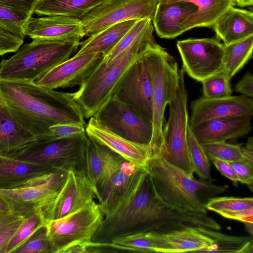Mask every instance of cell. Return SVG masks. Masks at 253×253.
Listing matches in <instances>:
<instances>
[{"instance_id":"db71d44e","label":"cell","mask_w":253,"mask_h":253,"mask_svg":"<svg viewBox=\"0 0 253 253\" xmlns=\"http://www.w3.org/2000/svg\"><path fill=\"white\" fill-rule=\"evenodd\" d=\"M244 223L245 225L246 230L252 236L253 233V223L244 222Z\"/></svg>"},{"instance_id":"277c9868","label":"cell","mask_w":253,"mask_h":253,"mask_svg":"<svg viewBox=\"0 0 253 253\" xmlns=\"http://www.w3.org/2000/svg\"><path fill=\"white\" fill-rule=\"evenodd\" d=\"M153 88V135L151 157L165 153L163 128L166 107L175 97L179 69L174 58L156 42L148 43L141 51Z\"/></svg>"},{"instance_id":"30bf717a","label":"cell","mask_w":253,"mask_h":253,"mask_svg":"<svg viewBox=\"0 0 253 253\" xmlns=\"http://www.w3.org/2000/svg\"><path fill=\"white\" fill-rule=\"evenodd\" d=\"M95 201L63 217L46 220L47 234L54 247V253H61L75 244L91 242L104 219Z\"/></svg>"},{"instance_id":"7a4b0ae2","label":"cell","mask_w":253,"mask_h":253,"mask_svg":"<svg viewBox=\"0 0 253 253\" xmlns=\"http://www.w3.org/2000/svg\"><path fill=\"white\" fill-rule=\"evenodd\" d=\"M188 219L186 212L170 207L159 197L148 171L130 201L104 217L91 241L109 243L139 233H165L184 228Z\"/></svg>"},{"instance_id":"8992f818","label":"cell","mask_w":253,"mask_h":253,"mask_svg":"<svg viewBox=\"0 0 253 253\" xmlns=\"http://www.w3.org/2000/svg\"><path fill=\"white\" fill-rule=\"evenodd\" d=\"M153 30H149L109 64L106 65L103 59L79 90L74 92L75 99L85 119L93 117L111 97L118 81L145 46L156 42Z\"/></svg>"},{"instance_id":"74e56055","label":"cell","mask_w":253,"mask_h":253,"mask_svg":"<svg viewBox=\"0 0 253 253\" xmlns=\"http://www.w3.org/2000/svg\"><path fill=\"white\" fill-rule=\"evenodd\" d=\"M201 145L208 157H213L228 162L243 159L242 147L239 145L223 141L204 143Z\"/></svg>"},{"instance_id":"836d02e7","label":"cell","mask_w":253,"mask_h":253,"mask_svg":"<svg viewBox=\"0 0 253 253\" xmlns=\"http://www.w3.org/2000/svg\"><path fill=\"white\" fill-rule=\"evenodd\" d=\"M46 221L41 211L24 218L7 244L4 253H13Z\"/></svg>"},{"instance_id":"8fae6325","label":"cell","mask_w":253,"mask_h":253,"mask_svg":"<svg viewBox=\"0 0 253 253\" xmlns=\"http://www.w3.org/2000/svg\"><path fill=\"white\" fill-rule=\"evenodd\" d=\"M158 0H104L81 19L84 36L130 20L152 21Z\"/></svg>"},{"instance_id":"7dc6e473","label":"cell","mask_w":253,"mask_h":253,"mask_svg":"<svg viewBox=\"0 0 253 253\" xmlns=\"http://www.w3.org/2000/svg\"><path fill=\"white\" fill-rule=\"evenodd\" d=\"M24 218L19 219L14 223L0 230V253H4L7 244Z\"/></svg>"},{"instance_id":"d590c367","label":"cell","mask_w":253,"mask_h":253,"mask_svg":"<svg viewBox=\"0 0 253 253\" xmlns=\"http://www.w3.org/2000/svg\"><path fill=\"white\" fill-rule=\"evenodd\" d=\"M13 253H54L45 224L37 229Z\"/></svg>"},{"instance_id":"816d5d0a","label":"cell","mask_w":253,"mask_h":253,"mask_svg":"<svg viewBox=\"0 0 253 253\" xmlns=\"http://www.w3.org/2000/svg\"><path fill=\"white\" fill-rule=\"evenodd\" d=\"M235 5L240 7L252 6L253 0H234Z\"/></svg>"},{"instance_id":"c3c4849f","label":"cell","mask_w":253,"mask_h":253,"mask_svg":"<svg viewBox=\"0 0 253 253\" xmlns=\"http://www.w3.org/2000/svg\"><path fill=\"white\" fill-rule=\"evenodd\" d=\"M223 217L241 221L253 223V208L233 211L223 212L219 214Z\"/></svg>"},{"instance_id":"f5cc1de1","label":"cell","mask_w":253,"mask_h":253,"mask_svg":"<svg viewBox=\"0 0 253 253\" xmlns=\"http://www.w3.org/2000/svg\"><path fill=\"white\" fill-rule=\"evenodd\" d=\"M11 210L6 202L0 197V213L10 212Z\"/></svg>"},{"instance_id":"4fadbf2b","label":"cell","mask_w":253,"mask_h":253,"mask_svg":"<svg viewBox=\"0 0 253 253\" xmlns=\"http://www.w3.org/2000/svg\"><path fill=\"white\" fill-rule=\"evenodd\" d=\"M140 53L118 81L111 96L152 123V84Z\"/></svg>"},{"instance_id":"d6a6232c","label":"cell","mask_w":253,"mask_h":253,"mask_svg":"<svg viewBox=\"0 0 253 253\" xmlns=\"http://www.w3.org/2000/svg\"><path fill=\"white\" fill-rule=\"evenodd\" d=\"M187 138L194 172L196 173L201 179L212 182L213 179L211 175L210 160L201 144L194 135L189 124L187 128Z\"/></svg>"},{"instance_id":"52a82bcc","label":"cell","mask_w":253,"mask_h":253,"mask_svg":"<svg viewBox=\"0 0 253 253\" xmlns=\"http://www.w3.org/2000/svg\"><path fill=\"white\" fill-rule=\"evenodd\" d=\"M87 144L86 133L68 137L37 139L20 155L13 157L68 172H85Z\"/></svg>"},{"instance_id":"9f6ffc18","label":"cell","mask_w":253,"mask_h":253,"mask_svg":"<svg viewBox=\"0 0 253 253\" xmlns=\"http://www.w3.org/2000/svg\"><path fill=\"white\" fill-rule=\"evenodd\" d=\"M0 107H1V101H0Z\"/></svg>"},{"instance_id":"83f0119b","label":"cell","mask_w":253,"mask_h":253,"mask_svg":"<svg viewBox=\"0 0 253 253\" xmlns=\"http://www.w3.org/2000/svg\"><path fill=\"white\" fill-rule=\"evenodd\" d=\"M185 1L197 6V10L181 24L182 34L196 27H211L230 7L234 0H170L168 2Z\"/></svg>"},{"instance_id":"9a60e30c","label":"cell","mask_w":253,"mask_h":253,"mask_svg":"<svg viewBox=\"0 0 253 253\" xmlns=\"http://www.w3.org/2000/svg\"><path fill=\"white\" fill-rule=\"evenodd\" d=\"M146 167L126 160L99 193L98 204L104 217L112 215L134 196L147 173Z\"/></svg>"},{"instance_id":"5b68a950","label":"cell","mask_w":253,"mask_h":253,"mask_svg":"<svg viewBox=\"0 0 253 253\" xmlns=\"http://www.w3.org/2000/svg\"><path fill=\"white\" fill-rule=\"evenodd\" d=\"M80 41L36 38L0 63V79L36 82L76 52Z\"/></svg>"},{"instance_id":"d4e9b609","label":"cell","mask_w":253,"mask_h":253,"mask_svg":"<svg viewBox=\"0 0 253 253\" xmlns=\"http://www.w3.org/2000/svg\"><path fill=\"white\" fill-rule=\"evenodd\" d=\"M38 138L23 127L1 104L0 156L16 157Z\"/></svg>"},{"instance_id":"60d3db41","label":"cell","mask_w":253,"mask_h":253,"mask_svg":"<svg viewBox=\"0 0 253 253\" xmlns=\"http://www.w3.org/2000/svg\"><path fill=\"white\" fill-rule=\"evenodd\" d=\"M23 42L22 38L0 29V56L16 52Z\"/></svg>"},{"instance_id":"f35d334b","label":"cell","mask_w":253,"mask_h":253,"mask_svg":"<svg viewBox=\"0 0 253 253\" xmlns=\"http://www.w3.org/2000/svg\"><path fill=\"white\" fill-rule=\"evenodd\" d=\"M208 210L219 214L223 212L233 211L253 208L252 197H213L206 204Z\"/></svg>"},{"instance_id":"ba28073f","label":"cell","mask_w":253,"mask_h":253,"mask_svg":"<svg viewBox=\"0 0 253 253\" xmlns=\"http://www.w3.org/2000/svg\"><path fill=\"white\" fill-rule=\"evenodd\" d=\"M184 77V71L183 69H179L176 94L169 103V119L163 126L165 153L162 157L188 175L194 177L187 143V128L189 120L187 106L188 94Z\"/></svg>"},{"instance_id":"11a10c76","label":"cell","mask_w":253,"mask_h":253,"mask_svg":"<svg viewBox=\"0 0 253 253\" xmlns=\"http://www.w3.org/2000/svg\"><path fill=\"white\" fill-rule=\"evenodd\" d=\"M170 0H158V3H167Z\"/></svg>"},{"instance_id":"44dd1931","label":"cell","mask_w":253,"mask_h":253,"mask_svg":"<svg viewBox=\"0 0 253 253\" xmlns=\"http://www.w3.org/2000/svg\"><path fill=\"white\" fill-rule=\"evenodd\" d=\"M197 227L190 226L165 233L148 232L155 246V253H208L213 241Z\"/></svg>"},{"instance_id":"603a6c76","label":"cell","mask_w":253,"mask_h":253,"mask_svg":"<svg viewBox=\"0 0 253 253\" xmlns=\"http://www.w3.org/2000/svg\"><path fill=\"white\" fill-rule=\"evenodd\" d=\"M85 132L99 142L117 153L127 161L138 167H145L151 158L149 145L134 143L110 131L93 117L90 118Z\"/></svg>"},{"instance_id":"681fc988","label":"cell","mask_w":253,"mask_h":253,"mask_svg":"<svg viewBox=\"0 0 253 253\" xmlns=\"http://www.w3.org/2000/svg\"><path fill=\"white\" fill-rule=\"evenodd\" d=\"M24 218L12 212L0 213V230L14 223L19 219Z\"/></svg>"},{"instance_id":"4dcf8cb0","label":"cell","mask_w":253,"mask_h":253,"mask_svg":"<svg viewBox=\"0 0 253 253\" xmlns=\"http://www.w3.org/2000/svg\"><path fill=\"white\" fill-rule=\"evenodd\" d=\"M253 50V35L229 44H224L221 72L230 80L252 58Z\"/></svg>"},{"instance_id":"f546056e","label":"cell","mask_w":253,"mask_h":253,"mask_svg":"<svg viewBox=\"0 0 253 253\" xmlns=\"http://www.w3.org/2000/svg\"><path fill=\"white\" fill-rule=\"evenodd\" d=\"M104 0H39L33 12L40 16L63 15L82 19Z\"/></svg>"},{"instance_id":"f907efd6","label":"cell","mask_w":253,"mask_h":253,"mask_svg":"<svg viewBox=\"0 0 253 253\" xmlns=\"http://www.w3.org/2000/svg\"><path fill=\"white\" fill-rule=\"evenodd\" d=\"M243 161L253 165V138L250 137L245 147L242 148Z\"/></svg>"},{"instance_id":"ab89813d","label":"cell","mask_w":253,"mask_h":253,"mask_svg":"<svg viewBox=\"0 0 253 253\" xmlns=\"http://www.w3.org/2000/svg\"><path fill=\"white\" fill-rule=\"evenodd\" d=\"M111 242L135 249L138 253H155V246L148 232L116 238Z\"/></svg>"},{"instance_id":"cb8c5ba5","label":"cell","mask_w":253,"mask_h":253,"mask_svg":"<svg viewBox=\"0 0 253 253\" xmlns=\"http://www.w3.org/2000/svg\"><path fill=\"white\" fill-rule=\"evenodd\" d=\"M197 10L193 3L185 1L158 3L152 19L157 35L171 39L181 34V24Z\"/></svg>"},{"instance_id":"9c48e42d","label":"cell","mask_w":253,"mask_h":253,"mask_svg":"<svg viewBox=\"0 0 253 253\" xmlns=\"http://www.w3.org/2000/svg\"><path fill=\"white\" fill-rule=\"evenodd\" d=\"M67 172L55 170L35 177L24 186L10 189L0 188V197L11 211L24 217L41 211L56 197Z\"/></svg>"},{"instance_id":"ffe728a7","label":"cell","mask_w":253,"mask_h":253,"mask_svg":"<svg viewBox=\"0 0 253 253\" xmlns=\"http://www.w3.org/2000/svg\"><path fill=\"white\" fill-rule=\"evenodd\" d=\"M25 36L57 40L77 41L84 36L81 20L63 15L34 18L31 16L23 27Z\"/></svg>"},{"instance_id":"484cf974","label":"cell","mask_w":253,"mask_h":253,"mask_svg":"<svg viewBox=\"0 0 253 253\" xmlns=\"http://www.w3.org/2000/svg\"><path fill=\"white\" fill-rule=\"evenodd\" d=\"M216 37L224 44L253 35V13L252 11L235 8L227 10L211 27Z\"/></svg>"},{"instance_id":"ac0fdd59","label":"cell","mask_w":253,"mask_h":253,"mask_svg":"<svg viewBox=\"0 0 253 253\" xmlns=\"http://www.w3.org/2000/svg\"><path fill=\"white\" fill-rule=\"evenodd\" d=\"M125 160L105 145L87 135L85 172L95 189L97 200L102 189Z\"/></svg>"},{"instance_id":"6da1fadb","label":"cell","mask_w":253,"mask_h":253,"mask_svg":"<svg viewBox=\"0 0 253 253\" xmlns=\"http://www.w3.org/2000/svg\"><path fill=\"white\" fill-rule=\"evenodd\" d=\"M1 104L38 139L55 137L49 127L58 124L86 126L74 93L43 87L36 82L0 79Z\"/></svg>"},{"instance_id":"3957f363","label":"cell","mask_w":253,"mask_h":253,"mask_svg":"<svg viewBox=\"0 0 253 253\" xmlns=\"http://www.w3.org/2000/svg\"><path fill=\"white\" fill-rule=\"evenodd\" d=\"M145 167L159 197L179 211L207 214L209 200L228 188L191 177L162 157H151Z\"/></svg>"},{"instance_id":"7bdbcfd3","label":"cell","mask_w":253,"mask_h":253,"mask_svg":"<svg viewBox=\"0 0 253 253\" xmlns=\"http://www.w3.org/2000/svg\"><path fill=\"white\" fill-rule=\"evenodd\" d=\"M49 129L57 138L71 137L85 132V126L77 124H58L50 126Z\"/></svg>"},{"instance_id":"bcb514c9","label":"cell","mask_w":253,"mask_h":253,"mask_svg":"<svg viewBox=\"0 0 253 253\" xmlns=\"http://www.w3.org/2000/svg\"><path fill=\"white\" fill-rule=\"evenodd\" d=\"M39 0H0V3L10 6L32 15Z\"/></svg>"},{"instance_id":"d6986e66","label":"cell","mask_w":253,"mask_h":253,"mask_svg":"<svg viewBox=\"0 0 253 253\" xmlns=\"http://www.w3.org/2000/svg\"><path fill=\"white\" fill-rule=\"evenodd\" d=\"M190 127L215 118L253 116V100L244 95L210 99L202 97L191 103Z\"/></svg>"},{"instance_id":"4316f807","label":"cell","mask_w":253,"mask_h":253,"mask_svg":"<svg viewBox=\"0 0 253 253\" xmlns=\"http://www.w3.org/2000/svg\"><path fill=\"white\" fill-rule=\"evenodd\" d=\"M55 170L58 169L16 158L0 156V188L20 187L31 179Z\"/></svg>"},{"instance_id":"1f68e13d","label":"cell","mask_w":253,"mask_h":253,"mask_svg":"<svg viewBox=\"0 0 253 253\" xmlns=\"http://www.w3.org/2000/svg\"><path fill=\"white\" fill-rule=\"evenodd\" d=\"M197 229L213 241L212 247L208 253H241L244 247L253 241L252 236H230L201 227H198Z\"/></svg>"},{"instance_id":"2e32d148","label":"cell","mask_w":253,"mask_h":253,"mask_svg":"<svg viewBox=\"0 0 253 253\" xmlns=\"http://www.w3.org/2000/svg\"><path fill=\"white\" fill-rule=\"evenodd\" d=\"M95 189L86 175L71 170L56 197L41 210L45 220L57 219L95 202Z\"/></svg>"},{"instance_id":"7402d4cb","label":"cell","mask_w":253,"mask_h":253,"mask_svg":"<svg viewBox=\"0 0 253 253\" xmlns=\"http://www.w3.org/2000/svg\"><path fill=\"white\" fill-rule=\"evenodd\" d=\"M253 116L219 118L190 127L201 144L235 139L248 134L251 129Z\"/></svg>"},{"instance_id":"e575fe53","label":"cell","mask_w":253,"mask_h":253,"mask_svg":"<svg viewBox=\"0 0 253 253\" xmlns=\"http://www.w3.org/2000/svg\"><path fill=\"white\" fill-rule=\"evenodd\" d=\"M31 16L24 11L0 3V29L23 39V27Z\"/></svg>"},{"instance_id":"8d00e7d4","label":"cell","mask_w":253,"mask_h":253,"mask_svg":"<svg viewBox=\"0 0 253 253\" xmlns=\"http://www.w3.org/2000/svg\"><path fill=\"white\" fill-rule=\"evenodd\" d=\"M230 81L222 72L217 73L203 80V97L215 99L230 96L232 90Z\"/></svg>"},{"instance_id":"f6af8a7d","label":"cell","mask_w":253,"mask_h":253,"mask_svg":"<svg viewBox=\"0 0 253 253\" xmlns=\"http://www.w3.org/2000/svg\"><path fill=\"white\" fill-rule=\"evenodd\" d=\"M234 90L243 95L252 98L253 96V76L251 73H247L235 84Z\"/></svg>"},{"instance_id":"7c38bea8","label":"cell","mask_w":253,"mask_h":253,"mask_svg":"<svg viewBox=\"0 0 253 253\" xmlns=\"http://www.w3.org/2000/svg\"><path fill=\"white\" fill-rule=\"evenodd\" d=\"M93 117L115 134L134 143L150 145L152 123L116 98L111 96Z\"/></svg>"},{"instance_id":"b9f144b4","label":"cell","mask_w":253,"mask_h":253,"mask_svg":"<svg viewBox=\"0 0 253 253\" xmlns=\"http://www.w3.org/2000/svg\"><path fill=\"white\" fill-rule=\"evenodd\" d=\"M237 175L239 182L247 185L253 191V165L241 160L229 162Z\"/></svg>"},{"instance_id":"ee69618b","label":"cell","mask_w":253,"mask_h":253,"mask_svg":"<svg viewBox=\"0 0 253 253\" xmlns=\"http://www.w3.org/2000/svg\"><path fill=\"white\" fill-rule=\"evenodd\" d=\"M208 158L222 175L232 181L234 186H238V177L229 162L213 157Z\"/></svg>"},{"instance_id":"f1b7e54d","label":"cell","mask_w":253,"mask_h":253,"mask_svg":"<svg viewBox=\"0 0 253 253\" xmlns=\"http://www.w3.org/2000/svg\"><path fill=\"white\" fill-rule=\"evenodd\" d=\"M136 21L130 20L118 23L90 35L86 40L80 42V48L75 55L99 53L106 56L116 46Z\"/></svg>"},{"instance_id":"e0dca14e","label":"cell","mask_w":253,"mask_h":253,"mask_svg":"<svg viewBox=\"0 0 253 253\" xmlns=\"http://www.w3.org/2000/svg\"><path fill=\"white\" fill-rule=\"evenodd\" d=\"M104 57L99 53L75 55L53 68L36 83L50 89L80 86L96 70Z\"/></svg>"},{"instance_id":"5bb4252c","label":"cell","mask_w":253,"mask_h":253,"mask_svg":"<svg viewBox=\"0 0 253 253\" xmlns=\"http://www.w3.org/2000/svg\"><path fill=\"white\" fill-rule=\"evenodd\" d=\"M176 46L185 73L198 82L221 71L224 44L215 38H189Z\"/></svg>"}]
</instances>
